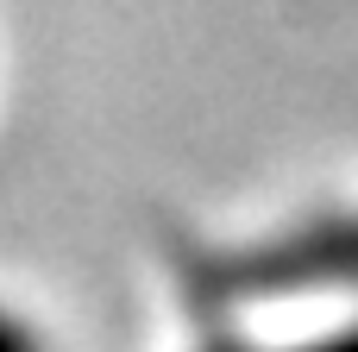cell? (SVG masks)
<instances>
[{
    "label": "cell",
    "mask_w": 358,
    "mask_h": 352,
    "mask_svg": "<svg viewBox=\"0 0 358 352\" xmlns=\"http://www.w3.org/2000/svg\"><path fill=\"white\" fill-rule=\"evenodd\" d=\"M0 352H19V346H13V334H6V328H0Z\"/></svg>",
    "instance_id": "6da1fadb"
}]
</instances>
